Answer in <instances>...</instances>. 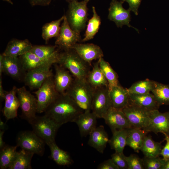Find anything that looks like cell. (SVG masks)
Returning <instances> with one entry per match:
<instances>
[{
  "label": "cell",
  "instance_id": "8fae6325",
  "mask_svg": "<svg viewBox=\"0 0 169 169\" xmlns=\"http://www.w3.org/2000/svg\"><path fill=\"white\" fill-rule=\"evenodd\" d=\"M122 110L133 127L143 129L149 125L151 110L130 103Z\"/></svg>",
  "mask_w": 169,
  "mask_h": 169
},
{
  "label": "cell",
  "instance_id": "ab89813d",
  "mask_svg": "<svg viewBox=\"0 0 169 169\" xmlns=\"http://www.w3.org/2000/svg\"><path fill=\"white\" fill-rule=\"evenodd\" d=\"M126 160L128 169H144L143 159L141 158L136 155L131 154L129 156H126Z\"/></svg>",
  "mask_w": 169,
  "mask_h": 169
},
{
  "label": "cell",
  "instance_id": "52a82bcc",
  "mask_svg": "<svg viewBox=\"0 0 169 169\" xmlns=\"http://www.w3.org/2000/svg\"><path fill=\"white\" fill-rule=\"evenodd\" d=\"M17 145L28 152L42 156L44 153L45 142L33 131H23L17 136Z\"/></svg>",
  "mask_w": 169,
  "mask_h": 169
},
{
  "label": "cell",
  "instance_id": "2e32d148",
  "mask_svg": "<svg viewBox=\"0 0 169 169\" xmlns=\"http://www.w3.org/2000/svg\"><path fill=\"white\" fill-rule=\"evenodd\" d=\"M103 119L112 132L133 127L122 110L112 107Z\"/></svg>",
  "mask_w": 169,
  "mask_h": 169
},
{
  "label": "cell",
  "instance_id": "d6986e66",
  "mask_svg": "<svg viewBox=\"0 0 169 169\" xmlns=\"http://www.w3.org/2000/svg\"><path fill=\"white\" fill-rule=\"evenodd\" d=\"M17 88L14 86L9 91H6L3 110V115L7 120L15 118L17 116V110L20 103L17 94Z\"/></svg>",
  "mask_w": 169,
  "mask_h": 169
},
{
  "label": "cell",
  "instance_id": "5b68a950",
  "mask_svg": "<svg viewBox=\"0 0 169 169\" xmlns=\"http://www.w3.org/2000/svg\"><path fill=\"white\" fill-rule=\"evenodd\" d=\"M87 3L85 0L69 3L68 9L65 15L71 28L80 33L85 28L88 20Z\"/></svg>",
  "mask_w": 169,
  "mask_h": 169
},
{
  "label": "cell",
  "instance_id": "816d5d0a",
  "mask_svg": "<svg viewBox=\"0 0 169 169\" xmlns=\"http://www.w3.org/2000/svg\"><path fill=\"white\" fill-rule=\"evenodd\" d=\"M66 1L68 2L69 3L74 1H78V0H65Z\"/></svg>",
  "mask_w": 169,
  "mask_h": 169
},
{
  "label": "cell",
  "instance_id": "ac0fdd59",
  "mask_svg": "<svg viewBox=\"0 0 169 169\" xmlns=\"http://www.w3.org/2000/svg\"><path fill=\"white\" fill-rule=\"evenodd\" d=\"M84 61L91 65V62L103 57L102 50L98 45L93 44H75L72 48Z\"/></svg>",
  "mask_w": 169,
  "mask_h": 169
},
{
  "label": "cell",
  "instance_id": "ffe728a7",
  "mask_svg": "<svg viewBox=\"0 0 169 169\" xmlns=\"http://www.w3.org/2000/svg\"><path fill=\"white\" fill-rule=\"evenodd\" d=\"M97 118L91 111H84L78 116L74 122L77 124L82 137H86L96 127Z\"/></svg>",
  "mask_w": 169,
  "mask_h": 169
},
{
  "label": "cell",
  "instance_id": "f5cc1de1",
  "mask_svg": "<svg viewBox=\"0 0 169 169\" xmlns=\"http://www.w3.org/2000/svg\"><path fill=\"white\" fill-rule=\"evenodd\" d=\"M85 1H86L88 3V2L90 0H85Z\"/></svg>",
  "mask_w": 169,
  "mask_h": 169
},
{
  "label": "cell",
  "instance_id": "ee69618b",
  "mask_svg": "<svg viewBox=\"0 0 169 169\" xmlns=\"http://www.w3.org/2000/svg\"><path fill=\"white\" fill-rule=\"evenodd\" d=\"M165 139L166 143L165 146L162 149L160 155L163 157V159L165 160L169 159V136L165 135Z\"/></svg>",
  "mask_w": 169,
  "mask_h": 169
},
{
  "label": "cell",
  "instance_id": "f6af8a7d",
  "mask_svg": "<svg viewBox=\"0 0 169 169\" xmlns=\"http://www.w3.org/2000/svg\"><path fill=\"white\" fill-rule=\"evenodd\" d=\"M32 6L40 5L46 6L49 5L52 0H28Z\"/></svg>",
  "mask_w": 169,
  "mask_h": 169
},
{
  "label": "cell",
  "instance_id": "d4e9b609",
  "mask_svg": "<svg viewBox=\"0 0 169 169\" xmlns=\"http://www.w3.org/2000/svg\"><path fill=\"white\" fill-rule=\"evenodd\" d=\"M129 103L148 110L158 109L159 106L155 98L150 93L143 94H130Z\"/></svg>",
  "mask_w": 169,
  "mask_h": 169
},
{
  "label": "cell",
  "instance_id": "30bf717a",
  "mask_svg": "<svg viewBox=\"0 0 169 169\" xmlns=\"http://www.w3.org/2000/svg\"><path fill=\"white\" fill-rule=\"evenodd\" d=\"M80 39V33L71 28L64 15L59 33L56 37L55 45L63 50H68L72 49Z\"/></svg>",
  "mask_w": 169,
  "mask_h": 169
},
{
  "label": "cell",
  "instance_id": "4316f807",
  "mask_svg": "<svg viewBox=\"0 0 169 169\" xmlns=\"http://www.w3.org/2000/svg\"><path fill=\"white\" fill-rule=\"evenodd\" d=\"M148 132L141 129L132 127L129 129L126 145L138 153L142 145L144 138Z\"/></svg>",
  "mask_w": 169,
  "mask_h": 169
},
{
  "label": "cell",
  "instance_id": "7c38bea8",
  "mask_svg": "<svg viewBox=\"0 0 169 169\" xmlns=\"http://www.w3.org/2000/svg\"><path fill=\"white\" fill-rule=\"evenodd\" d=\"M124 2L120 0H111L109 8L108 18L113 21L117 27L122 28L124 25L135 29L138 32V30L132 26L130 24L131 21V11L128 9H125L122 6Z\"/></svg>",
  "mask_w": 169,
  "mask_h": 169
},
{
  "label": "cell",
  "instance_id": "b9f144b4",
  "mask_svg": "<svg viewBox=\"0 0 169 169\" xmlns=\"http://www.w3.org/2000/svg\"><path fill=\"white\" fill-rule=\"evenodd\" d=\"M127 2L129 5V9L136 15H138V9L142 0H120Z\"/></svg>",
  "mask_w": 169,
  "mask_h": 169
},
{
  "label": "cell",
  "instance_id": "4dcf8cb0",
  "mask_svg": "<svg viewBox=\"0 0 169 169\" xmlns=\"http://www.w3.org/2000/svg\"><path fill=\"white\" fill-rule=\"evenodd\" d=\"M50 149L51 159L60 166H68L73 163L69 153L60 149L55 141L48 145Z\"/></svg>",
  "mask_w": 169,
  "mask_h": 169
},
{
  "label": "cell",
  "instance_id": "6da1fadb",
  "mask_svg": "<svg viewBox=\"0 0 169 169\" xmlns=\"http://www.w3.org/2000/svg\"><path fill=\"white\" fill-rule=\"evenodd\" d=\"M84 111L66 93L59 94L47 108L44 115L61 126L68 122H74Z\"/></svg>",
  "mask_w": 169,
  "mask_h": 169
},
{
  "label": "cell",
  "instance_id": "f1b7e54d",
  "mask_svg": "<svg viewBox=\"0 0 169 169\" xmlns=\"http://www.w3.org/2000/svg\"><path fill=\"white\" fill-rule=\"evenodd\" d=\"M34 154L22 149L17 151L8 169H31L32 158Z\"/></svg>",
  "mask_w": 169,
  "mask_h": 169
},
{
  "label": "cell",
  "instance_id": "44dd1931",
  "mask_svg": "<svg viewBox=\"0 0 169 169\" xmlns=\"http://www.w3.org/2000/svg\"><path fill=\"white\" fill-rule=\"evenodd\" d=\"M88 145L101 153H103L109 139L103 125L94 129L90 133Z\"/></svg>",
  "mask_w": 169,
  "mask_h": 169
},
{
  "label": "cell",
  "instance_id": "d6a6232c",
  "mask_svg": "<svg viewBox=\"0 0 169 169\" xmlns=\"http://www.w3.org/2000/svg\"><path fill=\"white\" fill-rule=\"evenodd\" d=\"M92 9L93 16L88 21L84 38L82 40L83 42L92 39L98 32L101 24V18L97 13L95 7H92Z\"/></svg>",
  "mask_w": 169,
  "mask_h": 169
},
{
  "label": "cell",
  "instance_id": "f35d334b",
  "mask_svg": "<svg viewBox=\"0 0 169 169\" xmlns=\"http://www.w3.org/2000/svg\"><path fill=\"white\" fill-rule=\"evenodd\" d=\"M143 166L146 169H161V159L159 156L148 157L144 156L143 158Z\"/></svg>",
  "mask_w": 169,
  "mask_h": 169
},
{
  "label": "cell",
  "instance_id": "f907efd6",
  "mask_svg": "<svg viewBox=\"0 0 169 169\" xmlns=\"http://www.w3.org/2000/svg\"><path fill=\"white\" fill-rule=\"evenodd\" d=\"M2 0L4 1L7 2L12 5H13V2L11 0Z\"/></svg>",
  "mask_w": 169,
  "mask_h": 169
},
{
  "label": "cell",
  "instance_id": "60d3db41",
  "mask_svg": "<svg viewBox=\"0 0 169 169\" xmlns=\"http://www.w3.org/2000/svg\"><path fill=\"white\" fill-rule=\"evenodd\" d=\"M111 159L119 169H128L126 156L123 152H115L111 155Z\"/></svg>",
  "mask_w": 169,
  "mask_h": 169
},
{
  "label": "cell",
  "instance_id": "c3c4849f",
  "mask_svg": "<svg viewBox=\"0 0 169 169\" xmlns=\"http://www.w3.org/2000/svg\"><path fill=\"white\" fill-rule=\"evenodd\" d=\"M4 131L0 130V148L1 149L6 145L3 140V136Z\"/></svg>",
  "mask_w": 169,
  "mask_h": 169
},
{
  "label": "cell",
  "instance_id": "8d00e7d4",
  "mask_svg": "<svg viewBox=\"0 0 169 169\" xmlns=\"http://www.w3.org/2000/svg\"><path fill=\"white\" fill-rule=\"evenodd\" d=\"M18 147L17 145L13 146L6 145L0 149V169H8L15 157Z\"/></svg>",
  "mask_w": 169,
  "mask_h": 169
},
{
  "label": "cell",
  "instance_id": "9c48e42d",
  "mask_svg": "<svg viewBox=\"0 0 169 169\" xmlns=\"http://www.w3.org/2000/svg\"><path fill=\"white\" fill-rule=\"evenodd\" d=\"M17 94L20 103L23 117L28 123L36 115L37 101L35 96L25 86L17 89Z\"/></svg>",
  "mask_w": 169,
  "mask_h": 169
},
{
  "label": "cell",
  "instance_id": "74e56055",
  "mask_svg": "<svg viewBox=\"0 0 169 169\" xmlns=\"http://www.w3.org/2000/svg\"><path fill=\"white\" fill-rule=\"evenodd\" d=\"M155 81L147 79L137 81L127 89L129 94H143L150 93L152 90Z\"/></svg>",
  "mask_w": 169,
  "mask_h": 169
},
{
  "label": "cell",
  "instance_id": "1f68e13d",
  "mask_svg": "<svg viewBox=\"0 0 169 169\" xmlns=\"http://www.w3.org/2000/svg\"><path fill=\"white\" fill-rule=\"evenodd\" d=\"M162 147L161 142L154 141L150 136H146L144 139L140 150L144 156L155 157L160 155Z\"/></svg>",
  "mask_w": 169,
  "mask_h": 169
},
{
  "label": "cell",
  "instance_id": "ba28073f",
  "mask_svg": "<svg viewBox=\"0 0 169 169\" xmlns=\"http://www.w3.org/2000/svg\"><path fill=\"white\" fill-rule=\"evenodd\" d=\"M112 107L109 95L108 88L102 87L95 89L91 103V111L97 118H103Z\"/></svg>",
  "mask_w": 169,
  "mask_h": 169
},
{
  "label": "cell",
  "instance_id": "681fc988",
  "mask_svg": "<svg viewBox=\"0 0 169 169\" xmlns=\"http://www.w3.org/2000/svg\"><path fill=\"white\" fill-rule=\"evenodd\" d=\"M6 125L0 119V130L5 131L6 128Z\"/></svg>",
  "mask_w": 169,
  "mask_h": 169
},
{
  "label": "cell",
  "instance_id": "8992f818",
  "mask_svg": "<svg viewBox=\"0 0 169 169\" xmlns=\"http://www.w3.org/2000/svg\"><path fill=\"white\" fill-rule=\"evenodd\" d=\"M33 93L37 97V113H41L44 112L60 94L56 89L54 81V75L47 78Z\"/></svg>",
  "mask_w": 169,
  "mask_h": 169
},
{
  "label": "cell",
  "instance_id": "bcb514c9",
  "mask_svg": "<svg viewBox=\"0 0 169 169\" xmlns=\"http://www.w3.org/2000/svg\"><path fill=\"white\" fill-rule=\"evenodd\" d=\"M6 91L4 90L2 85V76L0 77V97L1 100H4Z\"/></svg>",
  "mask_w": 169,
  "mask_h": 169
},
{
  "label": "cell",
  "instance_id": "3957f363",
  "mask_svg": "<svg viewBox=\"0 0 169 169\" xmlns=\"http://www.w3.org/2000/svg\"><path fill=\"white\" fill-rule=\"evenodd\" d=\"M94 90L86 80L74 78L65 93L71 97L84 111H91Z\"/></svg>",
  "mask_w": 169,
  "mask_h": 169
},
{
  "label": "cell",
  "instance_id": "e0dca14e",
  "mask_svg": "<svg viewBox=\"0 0 169 169\" xmlns=\"http://www.w3.org/2000/svg\"><path fill=\"white\" fill-rule=\"evenodd\" d=\"M55 74L54 81L56 90L60 94L66 92L74 79V77L67 69L58 64H54Z\"/></svg>",
  "mask_w": 169,
  "mask_h": 169
},
{
  "label": "cell",
  "instance_id": "5bb4252c",
  "mask_svg": "<svg viewBox=\"0 0 169 169\" xmlns=\"http://www.w3.org/2000/svg\"><path fill=\"white\" fill-rule=\"evenodd\" d=\"M3 65V73L13 79L23 82L27 72L18 57H12L0 55Z\"/></svg>",
  "mask_w": 169,
  "mask_h": 169
},
{
  "label": "cell",
  "instance_id": "836d02e7",
  "mask_svg": "<svg viewBox=\"0 0 169 169\" xmlns=\"http://www.w3.org/2000/svg\"><path fill=\"white\" fill-rule=\"evenodd\" d=\"M64 17V15L58 19L46 23L43 26L42 37L46 43H47L50 38L58 36L60 30V24Z\"/></svg>",
  "mask_w": 169,
  "mask_h": 169
},
{
  "label": "cell",
  "instance_id": "7bdbcfd3",
  "mask_svg": "<svg viewBox=\"0 0 169 169\" xmlns=\"http://www.w3.org/2000/svg\"><path fill=\"white\" fill-rule=\"evenodd\" d=\"M98 169H119L113 162L111 158L104 161L97 166Z\"/></svg>",
  "mask_w": 169,
  "mask_h": 169
},
{
  "label": "cell",
  "instance_id": "9a60e30c",
  "mask_svg": "<svg viewBox=\"0 0 169 169\" xmlns=\"http://www.w3.org/2000/svg\"><path fill=\"white\" fill-rule=\"evenodd\" d=\"M51 66H46L27 72L23 82L31 90L38 89L44 81L53 75Z\"/></svg>",
  "mask_w": 169,
  "mask_h": 169
},
{
  "label": "cell",
  "instance_id": "7402d4cb",
  "mask_svg": "<svg viewBox=\"0 0 169 169\" xmlns=\"http://www.w3.org/2000/svg\"><path fill=\"white\" fill-rule=\"evenodd\" d=\"M109 95L114 108L122 110L129 104V94L126 89L119 85L109 89Z\"/></svg>",
  "mask_w": 169,
  "mask_h": 169
},
{
  "label": "cell",
  "instance_id": "484cf974",
  "mask_svg": "<svg viewBox=\"0 0 169 169\" xmlns=\"http://www.w3.org/2000/svg\"><path fill=\"white\" fill-rule=\"evenodd\" d=\"M19 57L26 72L45 66H52L54 64L51 62L40 58L30 51Z\"/></svg>",
  "mask_w": 169,
  "mask_h": 169
},
{
  "label": "cell",
  "instance_id": "e575fe53",
  "mask_svg": "<svg viewBox=\"0 0 169 169\" xmlns=\"http://www.w3.org/2000/svg\"><path fill=\"white\" fill-rule=\"evenodd\" d=\"M151 92L159 106L169 105V85L155 81Z\"/></svg>",
  "mask_w": 169,
  "mask_h": 169
},
{
  "label": "cell",
  "instance_id": "4fadbf2b",
  "mask_svg": "<svg viewBox=\"0 0 169 169\" xmlns=\"http://www.w3.org/2000/svg\"><path fill=\"white\" fill-rule=\"evenodd\" d=\"M149 125L143 129L147 132L157 134L161 133L169 136V111L160 112L158 109L150 111Z\"/></svg>",
  "mask_w": 169,
  "mask_h": 169
},
{
  "label": "cell",
  "instance_id": "d590c367",
  "mask_svg": "<svg viewBox=\"0 0 169 169\" xmlns=\"http://www.w3.org/2000/svg\"><path fill=\"white\" fill-rule=\"evenodd\" d=\"M98 60L100 68L108 81V89L119 85L117 74L110 64L105 61L103 57Z\"/></svg>",
  "mask_w": 169,
  "mask_h": 169
},
{
  "label": "cell",
  "instance_id": "277c9868",
  "mask_svg": "<svg viewBox=\"0 0 169 169\" xmlns=\"http://www.w3.org/2000/svg\"><path fill=\"white\" fill-rule=\"evenodd\" d=\"M33 131L48 145L55 141L57 131L60 127L45 115L36 116L29 123Z\"/></svg>",
  "mask_w": 169,
  "mask_h": 169
},
{
  "label": "cell",
  "instance_id": "7a4b0ae2",
  "mask_svg": "<svg viewBox=\"0 0 169 169\" xmlns=\"http://www.w3.org/2000/svg\"><path fill=\"white\" fill-rule=\"evenodd\" d=\"M60 52L57 63L69 70L74 78L86 79L90 65L83 59L73 49Z\"/></svg>",
  "mask_w": 169,
  "mask_h": 169
},
{
  "label": "cell",
  "instance_id": "603a6c76",
  "mask_svg": "<svg viewBox=\"0 0 169 169\" xmlns=\"http://www.w3.org/2000/svg\"><path fill=\"white\" fill-rule=\"evenodd\" d=\"M33 46L27 39H13L8 43L2 54L5 56L18 57L30 51Z\"/></svg>",
  "mask_w": 169,
  "mask_h": 169
},
{
  "label": "cell",
  "instance_id": "7dc6e473",
  "mask_svg": "<svg viewBox=\"0 0 169 169\" xmlns=\"http://www.w3.org/2000/svg\"><path fill=\"white\" fill-rule=\"evenodd\" d=\"M162 166L161 169H169V159L165 160L161 159Z\"/></svg>",
  "mask_w": 169,
  "mask_h": 169
},
{
  "label": "cell",
  "instance_id": "cb8c5ba5",
  "mask_svg": "<svg viewBox=\"0 0 169 169\" xmlns=\"http://www.w3.org/2000/svg\"><path fill=\"white\" fill-rule=\"evenodd\" d=\"M59 49L56 45H35L33 46L30 51L40 58L54 64L57 63L59 60L60 54Z\"/></svg>",
  "mask_w": 169,
  "mask_h": 169
},
{
  "label": "cell",
  "instance_id": "83f0119b",
  "mask_svg": "<svg viewBox=\"0 0 169 169\" xmlns=\"http://www.w3.org/2000/svg\"><path fill=\"white\" fill-rule=\"evenodd\" d=\"M86 80L95 89L102 87L108 88V81L100 68L98 60L94 64L92 69L89 72Z\"/></svg>",
  "mask_w": 169,
  "mask_h": 169
},
{
  "label": "cell",
  "instance_id": "f546056e",
  "mask_svg": "<svg viewBox=\"0 0 169 169\" xmlns=\"http://www.w3.org/2000/svg\"><path fill=\"white\" fill-rule=\"evenodd\" d=\"M129 129L116 130L112 132V136L108 143L111 148L115 152H123L126 146V140Z\"/></svg>",
  "mask_w": 169,
  "mask_h": 169
}]
</instances>
